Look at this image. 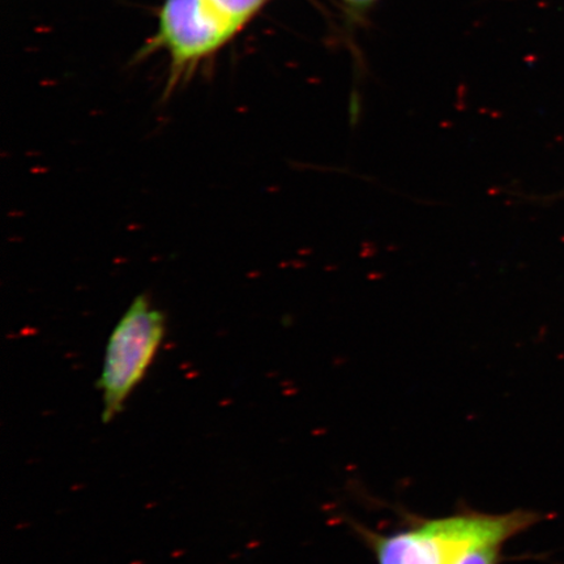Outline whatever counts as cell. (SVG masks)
I'll return each mask as SVG.
<instances>
[{"label": "cell", "instance_id": "6da1fadb", "mask_svg": "<svg viewBox=\"0 0 564 564\" xmlns=\"http://www.w3.org/2000/svg\"><path fill=\"white\" fill-rule=\"evenodd\" d=\"M541 520L540 513L525 510L497 514L467 511L417 520L392 534L365 528L358 533L378 564H457L478 547L505 545Z\"/></svg>", "mask_w": 564, "mask_h": 564}, {"label": "cell", "instance_id": "7a4b0ae2", "mask_svg": "<svg viewBox=\"0 0 564 564\" xmlns=\"http://www.w3.org/2000/svg\"><path fill=\"white\" fill-rule=\"evenodd\" d=\"M268 0H166L154 46L171 53L174 77L221 47Z\"/></svg>", "mask_w": 564, "mask_h": 564}, {"label": "cell", "instance_id": "3957f363", "mask_svg": "<svg viewBox=\"0 0 564 564\" xmlns=\"http://www.w3.org/2000/svg\"><path fill=\"white\" fill-rule=\"evenodd\" d=\"M165 315L145 294L139 295L118 322L105 351L98 388L102 392V421L115 420L126 400L145 377L165 336Z\"/></svg>", "mask_w": 564, "mask_h": 564}, {"label": "cell", "instance_id": "277c9868", "mask_svg": "<svg viewBox=\"0 0 564 564\" xmlns=\"http://www.w3.org/2000/svg\"><path fill=\"white\" fill-rule=\"evenodd\" d=\"M503 546L502 544H492L478 547L465 555L457 564H500L502 562Z\"/></svg>", "mask_w": 564, "mask_h": 564}, {"label": "cell", "instance_id": "5b68a950", "mask_svg": "<svg viewBox=\"0 0 564 564\" xmlns=\"http://www.w3.org/2000/svg\"><path fill=\"white\" fill-rule=\"evenodd\" d=\"M338 2L351 19L358 20L365 18L378 0H338Z\"/></svg>", "mask_w": 564, "mask_h": 564}]
</instances>
